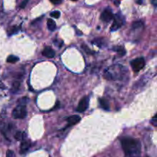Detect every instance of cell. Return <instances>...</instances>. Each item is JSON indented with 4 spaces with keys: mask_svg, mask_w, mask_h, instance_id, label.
Returning a JSON list of instances; mask_svg holds the SVG:
<instances>
[{
    "mask_svg": "<svg viewBox=\"0 0 157 157\" xmlns=\"http://www.w3.org/2000/svg\"><path fill=\"white\" fill-rule=\"evenodd\" d=\"M121 145L125 157H139L141 153V144L138 140L132 137L121 139Z\"/></svg>",
    "mask_w": 157,
    "mask_h": 157,
    "instance_id": "1",
    "label": "cell"
},
{
    "mask_svg": "<svg viewBox=\"0 0 157 157\" xmlns=\"http://www.w3.org/2000/svg\"><path fill=\"white\" fill-rule=\"evenodd\" d=\"M125 69L120 65H114L107 69L104 73V77L108 80L121 79V77L124 75Z\"/></svg>",
    "mask_w": 157,
    "mask_h": 157,
    "instance_id": "2",
    "label": "cell"
},
{
    "mask_svg": "<svg viewBox=\"0 0 157 157\" xmlns=\"http://www.w3.org/2000/svg\"><path fill=\"white\" fill-rule=\"evenodd\" d=\"M27 115V110L25 106L23 104H19L12 111V117L15 119H23Z\"/></svg>",
    "mask_w": 157,
    "mask_h": 157,
    "instance_id": "3",
    "label": "cell"
},
{
    "mask_svg": "<svg viewBox=\"0 0 157 157\" xmlns=\"http://www.w3.org/2000/svg\"><path fill=\"white\" fill-rule=\"evenodd\" d=\"M130 64H131L132 69L133 70V71L138 72L140 70H142L144 66H145V60L142 57L141 58H137L136 59L133 60L130 62Z\"/></svg>",
    "mask_w": 157,
    "mask_h": 157,
    "instance_id": "4",
    "label": "cell"
},
{
    "mask_svg": "<svg viewBox=\"0 0 157 157\" xmlns=\"http://www.w3.org/2000/svg\"><path fill=\"white\" fill-rule=\"evenodd\" d=\"M89 105V98L87 96L84 97L80 101L79 104H78V107H77V111L79 113H82L84 112L87 109Z\"/></svg>",
    "mask_w": 157,
    "mask_h": 157,
    "instance_id": "5",
    "label": "cell"
},
{
    "mask_svg": "<svg viewBox=\"0 0 157 157\" xmlns=\"http://www.w3.org/2000/svg\"><path fill=\"white\" fill-rule=\"evenodd\" d=\"M113 17L114 16H113V14L112 13L111 10L108 9H105V10L102 12V14H101V20L105 21V22H108V21H111L113 18Z\"/></svg>",
    "mask_w": 157,
    "mask_h": 157,
    "instance_id": "6",
    "label": "cell"
},
{
    "mask_svg": "<svg viewBox=\"0 0 157 157\" xmlns=\"http://www.w3.org/2000/svg\"><path fill=\"white\" fill-rule=\"evenodd\" d=\"M123 21L122 18L120 16V15H117L116 16L114 17V21H113V25L111 26V32H114V31H117L118 29L121 27L123 25Z\"/></svg>",
    "mask_w": 157,
    "mask_h": 157,
    "instance_id": "7",
    "label": "cell"
},
{
    "mask_svg": "<svg viewBox=\"0 0 157 157\" xmlns=\"http://www.w3.org/2000/svg\"><path fill=\"white\" fill-rule=\"evenodd\" d=\"M42 55L48 58H53L55 55V52L51 47H45L42 51Z\"/></svg>",
    "mask_w": 157,
    "mask_h": 157,
    "instance_id": "8",
    "label": "cell"
},
{
    "mask_svg": "<svg viewBox=\"0 0 157 157\" xmlns=\"http://www.w3.org/2000/svg\"><path fill=\"white\" fill-rule=\"evenodd\" d=\"M80 121H81V117H80L78 115H73V116L69 117L68 118H67V123H68V125L67 126V127L75 125V124H78Z\"/></svg>",
    "mask_w": 157,
    "mask_h": 157,
    "instance_id": "9",
    "label": "cell"
},
{
    "mask_svg": "<svg viewBox=\"0 0 157 157\" xmlns=\"http://www.w3.org/2000/svg\"><path fill=\"white\" fill-rule=\"evenodd\" d=\"M31 147V143L29 140H23L21 144V147H20V153L21 154H24L28 150H29Z\"/></svg>",
    "mask_w": 157,
    "mask_h": 157,
    "instance_id": "10",
    "label": "cell"
},
{
    "mask_svg": "<svg viewBox=\"0 0 157 157\" xmlns=\"http://www.w3.org/2000/svg\"><path fill=\"white\" fill-rule=\"evenodd\" d=\"M99 102L100 105H101V107H102L103 109H104L105 110H109L110 106H109V103L107 100L104 99V98H101V99L99 100Z\"/></svg>",
    "mask_w": 157,
    "mask_h": 157,
    "instance_id": "11",
    "label": "cell"
},
{
    "mask_svg": "<svg viewBox=\"0 0 157 157\" xmlns=\"http://www.w3.org/2000/svg\"><path fill=\"white\" fill-rule=\"evenodd\" d=\"M48 28L50 31H55V29H56V24H55V21H54L52 18H49L48 20Z\"/></svg>",
    "mask_w": 157,
    "mask_h": 157,
    "instance_id": "12",
    "label": "cell"
},
{
    "mask_svg": "<svg viewBox=\"0 0 157 157\" xmlns=\"http://www.w3.org/2000/svg\"><path fill=\"white\" fill-rule=\"evenodd\" d=\"M19 30L20 28L18 27V26H12V27H11L10 29H9V31H8V35H14V34H16L18 33Z\"/></svg>",
    "mask_w": 157,
    "mask_h": 157,
    "instance_id": "13",
    "label": "cell"
},
{
    "mask_svg": "<svg viewBox=\"0 0 157 157\" xmlns=\"http://www.w3.org/2000/svg\"><path fill=\"white\" fill-rule=\"evenodd\" d=\"M19 60V58L16 56H14V55H10L7 58V62L9 63H15L16 61H18Z\"/></svg>",
    "mask_w": 157,
    "mask_h": 157,
    "instance_id": "14",
    "label": "cell"
},
{
    "mask_svg": "<svg viewBox=\"0 0 157 157\" xmlns=\"http://www.w3.org/2000/svg\"><path fill=\"white\" fill-rule=\"evenodd\" d=\"M15 139L16 140H21V139H22V133L20 131H18L15 133Z\"/></svg>",
    "mask_w": 157,
    "mask_h": 157,
    "instance_id": "15",
    "label": "cell"
},
{
    "mask_svg": "<svg viewBox=\"0 0 157 157\" xmlns=\"http://www.w3.org/2000/svg\"><path fill=\"white\" fill-rule=\"evenodd\" d=\"M51 16L55 18H58L60 16H61V12H60L59 11H55V12L51 13Z\"/></svg>",
    "mask_w": 157,
    "mask_h": 157,
    "instance_id": "16",
    "label": "cell"
},
{
    "mask_svg": "<svg viewBox=\"0 0 157 157\" xmlns=\"http://www.w3.org/2000/svg\"><path fill=\"white\" fill-rule=\"evenodd\" d=\"M20 86V83L18 82V81H15V82L13 83V85H12V90L14 91H16V90H18Z\"/></svg>",
    "mask_w": 157,
    "mask_h": 157,
    "instance_id": "17",
    "label": "cell"
},
{
    "mask_svg": "<svg viewBox=\"0 0 157 157\" xmlns=\"http://www.w3.org/2000/svg\"><path fill=\"white\" fill-rule=\"evenodd\" d=\"M115 50H116L117 52L118 53L121 55V56L124 55L126 53V51L124 50V48H118V49H115Z\"/></svg>",
    "mask_w": 157,
    "mask_h": 157,
    "instance_id": "18",
    "label": "cell"
},
{
    "mask_svg": "<svg viewBox=\"0 0 157 157\" xmlns=\"http://www.w3.org/2000/svg\"><path fill=\"white\" fill-rule=\"evenodd\" d=\"M15 153L12 150H9L6 152V157H15Z\"/></svg>",
    "mask_w": 157,
    "mask_h": 157,
    "instance_id": "19",
    "label": "cell"
},
{
    "mask_svg": "<svg viewBox=\"0 0 157 157\" xmlns=\"http://www.w3.org/2000/svg\"><path fill=\"white\" fill-rule=\"evenodd\" d=\"M29 0H23L22 2L21 3V5H20L19 7L21 8V9H24V8H25L26 5H27V3L29 2Z\"/></svg>",
    "mask_w": 157,
    "mask_h": 157,
    "instance_id": "20",
    "label": "cell"
},
{
    "mask_svg": "<svg viewBox=\"0 0 157 157\" xmlns=\"http://www.w3.org/2000/svg\"><path fill=\"white\" fill-rule=\"evenodd\" d=\"M151 124H153V125L154 126V127H156L157 126V121H156V116H155L151 120Z\"/></svg>",
    "mask_w": 157,
    "mask_h": 157,
    "instance_id": "21",
    "label": "cell"
},
{
    "mask_svg": "<svg viewBox=\"0 0 157 157\" xmlns=\"http://www.w3.org/2000/svg\"><path fill=\"white\" fill-rule=\"evenodd\" d=\"M51 2L53 3V4L55 5H58V4H60V3L62 2V0H50Z\"/></svg>",
    "mask_w": 157,
    "mask_h": 157,
    "instance_id": "22",
    "label": "cell"
},
{
    "mask_svg": "<svg viewBox=\"0 0 157 157\" xmlns=\"http://www.w3.org/2000/svg\"><path fill=\"white\" fill-rule=\"evenodd\" d=\"M121 0H114V3L116 4V6H119V4L121 3Z\"/></svg>",
    "mask_w": 157,
    "mask_h": 157,
    "instance_id": "23",
    "label": "cell"
},
{
    "mask_svg": "<svg viewBox=\"0 0 157 157\" xmlns=\"http://www.w3.org/2000/svg\"><path fill=\"white\" fill-rule=\"evenodd\" d=\"M71 1H77V0H71Z\"/></svg>",
    "mask_w": 157,
    "mask_h": 157,
    "instance_id": "24",
    "label": "cell"
}]
</instances>
